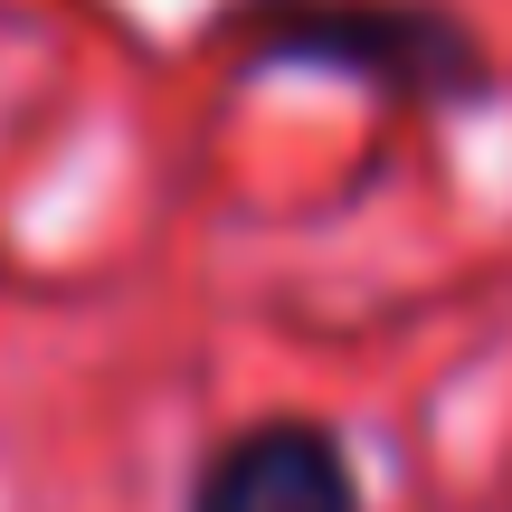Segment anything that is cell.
<instances>
[{"label": "cell", "instance_id": "1", "mask_svg": "<svg viewBox=\"0 0 512 512\" xmlns=\"http://www.w3.org/2000/svg\"><path fill=\"white\" fill-rule=\"evenodd\" d=\"M219 29L266 76H342L389 105H484L494 95V57L446 0H228Z\"/></svg>", "mask_w": 512, "mask_h": 512}, {"label": "cell", "instance_id": "2", "mask_svg": "<svg viewBox=\"0 0 512 512\" xmlns=\"http://www.w3.org/2000/svg\"><path fill=\"white\" fill-rule=\"evenodd\" d=\"M190 512H361V465L323 418H247L200 456Z\"/></svg>", "mask_w": 512, "mask_h": 512}]
</instances>
